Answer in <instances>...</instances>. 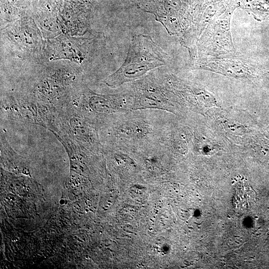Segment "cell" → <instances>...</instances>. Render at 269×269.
Listing matches in <instances>:
<instances>
[{"label":"cell","mask_w":269,"mask_h":269,"mask_svg":"<svg viewBox=\"0 0 269 269\" xmlns=\"http://www.w3.org/2000/svg\"><path fill=\"white\" fill-rule=\"evenodd\" d=\"M166 53L147 35L135 36L127 58L121 67L105 79L108 86L116 88L142 77L148 71L166 64Z\"/></svg>","instance_id":"1"},{"label":"cell","mask_w":269,"mask_h":269,"mask_svg":"<svg viewBox=\"0 0 269 269\" xmlns=\"http://www.w3.org/2000/svg\"><path fill=\"white\" fill-rule=\"evenodd\" d=\"M110 134L118 139L140 141L149 139L153 134V129L149 123L142 119H132L121 121L120 123L112 125Z\"/></svg>","instance_id":"2"},{"label":"cell","mask_w":269,"mask_h":269,"mask_svg":"<svg viewBox=\"0 0 269 269\" xmlns=\"http://www.w3.org/2000/svg\"><path fill=\"white\" fill-rule=\"evenodd\" d=\"M252 191L250 187L244 181L235 183V193L233 200L234 209L239 215L247 212L250 208Z\"/></svg>","instance_id":"3"},{"label":"cell","mask_w":269,"mask_h":269,"mask_svg":"<svg viewBox=\"0 0 269 269\" xmlns=\"http://www.w3.org/2000/svg\"><path fill=\"white\" fill-rule=\"evenodd\" d=\"M257 8L258 14L260 17L269 18V0H259Z\"/></svg>","instance_id":"4"}]
</instances>
